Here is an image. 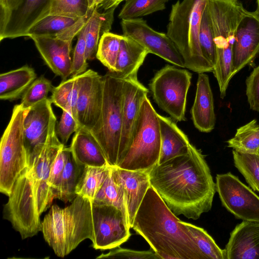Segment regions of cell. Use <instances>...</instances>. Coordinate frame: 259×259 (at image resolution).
I'll return each mask as SVG.
<instances>
[{
	"label": "cell",
	"instance_id": "obj_1",
	"mask_svg": "<svg viewBox=\"0 0 259 259\" xmlns=\"http://www.w3.org/2000/svg\"><path fill=\"white\" fill-rule=\"evenodd\" d=\"M149 177L151 186L176 216L195 220L211 209L215 183L204 155L193 145L186 154L156 164Z\"/></svg>",
	"mask_w": 259,
	"mask_h": 259
},
{
	"label": "cell",
	"instance_id": "obj_2",
	"mask_svg": "<svg viewBox=\"0 0 259 259\" xmlns=\"http://www.w3.org/2000/svg\"><path fill=\"white\" fill-rule=\"evenodd\" d=\"M132 228L160 259H204L187 228L151 186Z\"/></svg>",
	"mask_w": 259,
	"mask_h": 259
},
{
	"label": "cell",
	"instance_id": "obj_3",
	"mask_svg": "<svg viewBox=\"0 0 259 259\" xmlns=\"http://www.w3.org/2000/svg\"><path fill=\"white\" fill-rule=\"evenodd\" d=\"M41 232L55 254L64 257L93 234L92 201L80 195L65 208L51 206L41 222Z\"/></svg>",
	"mask_w": 259,
	"mask_h": 259
},
{
	"label": "cell",
	"instance_id": "obj_4",
	"mask_svg": "<svg viewBox=\"0 0 259 259\" xmlns=\"http://www.w3.org/2000/svg\"><path fill=\"white\" fill-rule=\"evenodd\" d=\"M207 0L178 1L171 6L167 35L181 55L185 68L198 73L213 71L199 40L201 17Z\"/></svg>",
	"mask_w": 259,
	"mask_h": 259
},
{
	"label": "cell",
	"instance_id": "obj_5",
	"mask_svg": "<svg viewBox=\"0 0 259 259\" xmlns=\"http://www.w3.org/2000/svg\"><path fill=\"white\" fill-rule=\"evenodd\" d=\"M102 77L101 114L97 124L90 132L101 146L108 164L117 166L121 161L124 79L110 71Z\"/></svg>",
	"mask_w": 259,
	"mask_h": 259
},
{
	"label": "cell",
	"instance_id": "obj_6",
	"mask_svg": "<svg viewBox=\"0 0 259 259\" xmlns=\"http://www.w3.org/2000/svg\"><path fill=\"white\" fill-rule=\"evenodd\" d=\"M161 137L158 113L148 96L142 104L128 148L118 167L150 171L158 164Z\"/></svg>",
	"mask_w": 259,
	"mask_h": 259
},
{
	"label": "cell",
	"instance_id": "obj_7",
	"mask_svg": "<svg viewBox=\"0 0 259 259\" xmlns=\"http://www.w3.org/2000/svg\"><path fill=\"white\" fill-rule=\"evenodd\" d=\"M24 112L20 104L14 106L1 140L0 191L8 196L17 179L27 167L23 140Z\"/></svg>",
	"mask_w": 259,
	"mask_h": 259
},
{
	"label": "cell",
	"instance_id": "obj_8",
	"mask_svg": "<svg viewBox=\"0 0 259 259\" xmlns=\"http://www.w3.org/2000/svg\"><path fill=\"white\" fill-rule=\"evenodd\" d=\"M4 207V218L8 220L22 239L41 231L33 185L27 167L16 181Z\"/></svg>",
	"mask_w": 259,
	"mask_h": 259
},
{
	"label": "cell",
	"instance_id": "obj_9",
	"mask_svg": "<svg viewBox=\"0 0 259 259\" xmlns=\"http://www.w3.org/2000/svg\"><path fill=\"white\" fill-rule=\"evenodd\" d=\"M191 78L192 74L188 70L166 65L150 82L154 101L175 121L186 120L187 96Z\"/></svg>",
	"mask_w": 259,
	"mask_h": 259
},
{
	"label": "cell",
	"instance_id": "obj_10",
	"mask_svg": "<svg viewBox=\"0 0 259 259\" xmlns=\"http://www.w3.org/2000/svg\"><path fill=\"white\" fill-rule=\"evenodd\" d=\"M90 16L80 18L73 25L56 33L29 36L46 64L63 80H66L71 74L72 41L85 25Z\"/></svg>",
	"mask_w": 259,
	"mask_h": 259
},
{
	"label": "cell",
	"instance_id": "obj_11",
	"mask_svg": "<svg viewBox=\"0 0 259 259\" xmlns=\"http://www.w3.org/2000/svg\"><path fill=\"white\" fill-rule=\"evenodd\" d=\"M93 234L92 246L109 249L120 246L131 236L126 216L117 207L92 203Z\"/></svg>",
	"mask_w": 259,
	"mask_h": 259
},
{
	"label": "cell",
	"instance_id": "obj_12",
	"mask_svg": "<svg viewBox=\"0 0 259 259\" xmlns=\"http://www.w3.org/2000/svg\"><path fill=\"white\" fill-rule=\"evenodd\" d=\"M216 191L223 206L236 218L259 222V196L230 172L218 174Z\"/></svg>",
	"mask_w": 259,
	"mask_h": 259
},
{
	"label": "cell",
	"instance_id": "obj_13",
	"mask_svg": "<svg viewBox=\"0 0 259 259\" xmlns=\"http://www.w3.org/2000/svg\"><path fill=\"white\" fill-rule=\"evenodd\" d=\"M50 98L25 110L23 140L28 169L42 151L47 142L51 123L55 116Z\"/></svg>",
	"mask_w": 259,
	"mask_h": 259
},
{
	"label": "cell",
	"instance_id": "obj_14",
	"mask_svg": "<svg viewBox=\"0 0 259 259\" xmlns=\"http://www.w3.org/2000/svg\"><path fill=\"white\" fill-rule=\"evenodd\" d=\"M56 123L57 119L55 116L51 123L45 146L33 167L28 169L40 215L49 207L55 198L48 184L49 178L53 162L61 149L65 146L57 136Z\"/></svg>",
	"mask_w": 259,
	"mask_h": 259
},
{
	"label": "cell",
	"instance_id": "obj_15",
	"mask_svg": "<svg viewBox=\"0 0 259 259\" xmlns=\"http://www.w3.org/2000/svg\"><path fill=\"white\" fill-rule=\"evenodd\" d=\"M120 24L123 36L133 39L149 53L176 66L185 68L181 55L166 33L154 30L141 18L122 19Z\"/></svg>",
	"mask_w": 259,
	"mask_h": 259
},
{
	"label": "cell",
	"instance_id": "obj_16",
	"mask_svg": "<svg viewBox=\"0 0 259 259\" xmlns=\"http://www.w3.org/2000/svg\"><path fill=\"white\" fill-rule=\"evenodd\" d=\"M76 119L80 126L91 131L99 121L103 96L102 76L89 69L77 76Z\"/></svg>",
	"mask_w": 259,
	"mask_h": 259
},
{
	"label": "cell",
	"instance_id": "obj_17",
	"mask_svg": "<svg viewBox=\"0 0 259 259\" xmlns=\"http://www.w3.org/2000/svg\"><path fill=\"white\" fill-rule=\"evenodd\" d=\"M52 0H23L15 9L0 16V40L27 36L30 29L48 16Z\"/></svg>",
	"mask_w": 259,
	"mask_h": 259
},
{
	"label": "cell",
	"instance_id": "obj_18",
	"mask_svg": "<svg viewBox=\"0 0 259 259\" xmlns=\"http://www.w3.org/2000/svg\"><path fill=\"white\" fill-rule=\"evenodd\" d=\"M259 55V12L246 10L237 27L233 48V77Z\"/></svg>",
	"mask_w": 259,
	"mask_h": 259
},
{
	"label": "cell",
	"instance_id": "obj_19",
	"mask_svg": "<svg viewBox=\"0 0 259 259\" xmlns=\"http://www.w3.org/2000/svg\"><path fill=\"white\" fill-rule=\"evenodd\" d=\"M148 90L138 80L137 75L124 79L122 126L120 146L121 161L130 146L142 102L148 96Z\"/></svg>",
	"mask_w": 259,
	"mask_h": 259
},
{
	"label": "cell",
	"instance_id": "obj_20",
	"mask_svg": "<svg viewBox=\"0 0 259 259\" xmlns=\"http://www.w3.org/2000/svg\"><path fill=\"white\" fill-rule=\"evenodd\" d=\"M149 171L130 170L118 166H111L114 182L121 187L124 192L131 228L144 197L151 186Z\"/></svg>",
	"mask_w": 259,
	"mask_h": 259
},
{
	"label": "cell",
	"instance_id": "obj_21",
	"mask_svg": "<svg viewBox=\"0 0 259 259\" xmlns=\"http://www.w3.org/2000/svg\"><path fill=\"white\" fill-rule=\"evenodd\" d=\"M226 259H259V222L243 221L230 233Z\"/></svg>",
	"mask_w": 259,
	"mask_h": 259
},
{
	"label": "cell",
	"instance_id": "obj_22",
	"mask_svg": "<svg viewBox=\"0 0 259 259\" xmlns=\"http://www.w3.org/2000/svg\"><path fill=\"white\" fill-rule=\"evenodd\" d=\"M192 119L195 127L204 133L210 132L215 124L213 98L209 77L205 73H198Z\"/></svg>",
	"mask_w": 259,
	"mask_h": 259
},
{
	"label": "cell",
	"instance_id": "obj_23",
	"mask_svg": "<svg viewBox=\"0 0 259 259\" xmlns=\"http://www.w3.org/2000/svg\"><path fill=\"white\" fill-rule=\"evenodd\" d=\"M161 149L157 164L188 152L191 144L187 135L169 117L158 114Z\"/></svg>",
	"mask_w": 259,
	"mask_h": 259
},
{
	"label": "cell",
	"instance_id": "obj_24",
	"mask_svg": "<svg viewBox=\"0 0 259 259\" xmlns=\"http://www.w3.org/2000/svg\"><path fill=\"white\" fill-rule=\"evenodd\" d=\"M69 148L76 161L85 166L109 165L99 143L85 127L80 126L75 132Z\"/></svg>",
	"mask_w": 259,
	"mask_h": 259
},
{
	"label": "cell",
	"instance_id": "obj_25",
	"mask_svg": "<svg viewBox=\"0 0 259 259\" xmlns=\"http://www.w3.org/2000/svg\"><path fill=\"white\" fill-rule=\"evenodd\" d=\"M148 54L149 51L136 41L123 35L113 73L123 79L137 75Z\"/></svg>",
	"mask_w": 259,
	"mask_h": 259
},
{
	"label": "cell",
	"instance_id": "obj_26",
	"mask_svg": "<svg viewBox=\"0 0 259 259\" xmlns=\"http://www.w3.org/2000/svg\"><path fill=\"white\" fill-rule=\"evenodd\" d=\"M116 8H111L103 12H100L97 8L93 10L85 26L87 60H92L96 58L99 43L102 36L110 32L111 29Z\"/></svg>",
	"mask_w": 259,
	"mask_h": 259
},
{
	"label": "cell",
	"instance_id": "obj_27",
	"mask_svg": "<svg viewBox=\"0 0 259 259\" xmlns=\"http://www.w3.org/2000/svg\"><path fill=\"white\" fill-rule=\"evenodd\" d=\"M36 77L34 69L27 65L1 74L0 99L10 101L18 99Z\"/></svg>",
	"mask_w": 259,
	"mask_h": 259
},
{
	"label": "cell",
	"instance_id": "obj_28",
	"mask_svg": "<svg viewBox=\"0 0 259 259\" xmlns=\"http://www.w3.org/2000/svg\"><path fill=\"white\" fill-rule=\"evenodd\" d=\"M85 167V165L76 161L70 151L61 175L56 198L64 202H71L77 196L76 193L77 186Z\"/></svg>",
	"mask_w": 259,
	"mask_h": 259
},
{
	"label": "cell",
	"instance_id": "obj_29",
	"mask_svg": "<svg viewBox=\"0 0 259 259\" xmlns=\"http://www.w3.org/2000/svg\"><path fill=\"white\" fill-rule=\"evenodd\" d=\"M227 142L228 147L240 153H259V123L253 119L240 126Z\"/></svg>",
	"mask_w": 259,
	"mask_h": 259
},
{
	"label": "cell",
	"instance_id": "obj_30",
	"mask_svg": "<svg viewBox=\"0 0 259 259\" xmlns=\"http://www.w3.org/2000/svg\"><path fill=\"white\" fill-rule=\"evenodd\" d=\"M78 91L77 76L73 77L53 87L50 97L52 103L70 113L76 120Z\"/></svg>",
	"mask_w": 259,
	"mask_h": 259
},
{
	"label": "cell",
	"instance_id": "obj_31",
	"mask_svg": "<svg viewBox=\"0 0 259 259\" xmlns=\"http://www.w3.org/2000/svg\"><path fill=\"white\" fill-rule=\"evenodd\" d=\"M111 169L109 165L96 167L85 166L77 186L76 193L91 201L101 187Z\"/></svg>",
	"mask_w": 259,
	"mask_h": 259
},
{
	"label": "cell",
	"instance_id": "obj_32",
	"mask_svg": "<svg viewBox=\"0 0 259 259\" xmlns=\"http://www.w3.org/2000/svg\"><path fill=\"white\" fill-rule=\"evenodd\" d=\"M92 203L114 206L120 209L128 219L124 192L121 187L114 182L111 166L109 174Z\"/></svg>",
	"mask_w": 259,
	"mask_h": 259
},
{
	"label": "cell",
	"instance_id": "obj_33",
	"mask_svg": "<svg viewBox=\"0 0 259 259\" xmlns=\"http://www.w3.org/2000/svg\"><path fill=\"white\" fill-rule=\"evenodd\" d=\"M235 166L252 189L259 193V153H243L232 150Z\"/></svg>",
	"mask_w": 259,
	"mask_h": 259
},
{
	"label": "cell",
	"instance_id": "obj_34",
	"mask_svg": "<svg viewBox=\"0 0 259 259\" xmlns=\"http://www.w3.org/2000/svg\"><path fill=\"white\" fill-rule=\"evenodd\" d=\"M183 223L193 237L204 259H226L225 249L220 248L205 230L185 222Z\"/></svg>",
	"mask_w": 259,
	"mask_h": 259
},
{
	"label": "cell",
	"instance_id": "obj_35",
	"mask_svg": "<svg viewBox=\"0 0 259 259\" xmlns=\"http://www.w3.org/2000/svg\"><path fill=\"white\" fill-rule=\"evenodd\" d=\"M122 37L123 35L107 32L102 36L99 43L96 58L112 73L115 71Z\"/></svg>",
	"mask_w": 259,
	"mask_h": 259
},
{
	"label": "cell",
	"instance_id": "obj_36",
	"mask_svg": "<svg viewBox=\"0 0 259 259\" xmlns=\"http://www.w3.org/2000/svg\"><path fill=\"white\" fill-rule=\"evenodd\" d=\"M169 0H125L119 14L120 19L140 18L165 9Z\"/></svg>",
	"mask_w": 259,
	"mask_h": 259
},
{
	"label": "cell",
	"instance_id": "obj_37",
	"mask_svg": "<svg viewBox=\"0 0 259 259\" xmlns=\"http://www.w3.org/2000/svg\"><path fill=\"white\" fill-rule=\"evenodd\" d=\"M79 19L59 15H49L30 29L27 36L56 33L73 25Z\"/></svg>",
	"mask_w": 259,
	"mask_h": 259
},
{
	"label": "cell",
	"instance_id": "obj_38",
	"mask_svg": "<svg viewBox=\"0 0 259 259\" xmlns=\"http://www.w3.org/2000/svg\"><path fill=\"white\" fill-rule=\"evenodd\" d=\"M199 40L203 56L213 68L216 61V49L211 19L207 6L201 19Z\"/></svg>",
	"mask_w": 259,
	"mask_h": 259
},
{
	"label": "cell",
	"instance_id": "obj_39",
	"mask_svg": "<svg viewBox=\"0 0 259 259\" xmlns=\"http://www.w3.org/2000/svg\"><path fill=\"white\" fill-rule=\"evenodd\" d=\"M88 0H52L49 15L81 18L91 15Z\"/></svg>",
	"mask_w": 259,
	"mask_h": 259
},
{
	"label": "cell",
	"instance_id": "obj_40",
	"mask_svg": "<svg viewBox=\"0 0 259 259\" xmlns=\"http://www.w3.org/2000/svg\"><path fill=\"white\" fill-rule=\"evenodd\" d=\"M53 89L51 81L45 76L36 78L22 96V107L27 110L47 99Z\"/></svg>",
	"mask_w": 259,
	"mask_h": 259
},
{
	"label": "cell",
	"instance_id": "obj_41",
	"mask_svg": "<svg viewBox=\"0 0 259 259\" xmlns=\"http://www.w3.org/2000/svg\"><path fill=\"white\" fill-rule=\"evenodd\" d=\"M85 26V25L77 35V41L74 49L72 59L71 77H76L83 73L87 71L88 66L86 57Z\"/></svg>",
	"mask_w": 259,
	"mask_h": 259
},
{
	"label": "cell",
	"instance_id": "obj_42",
	"mask_svg": "<svg viewBox=\"0 0 259 259\" xmlns=\"http://www.w3.org/2000/svg\"><path fill=\"white\" fill-rule=\"evenodd\" d=\"M69 147L64 146L59 152L51 166L48 184L56 198L59 189L61 177L65 167L68 154Z\"/></svg>",
	"mask_w": 259,
	"mask_h": 259
},
{
	"label": "cell",
	"instance_id": "obj_43",
	"mask_svg": "<svg viewBox=\"0 0 259 259\" xmlns=\"http://www.w3.org/2000/svg\"><path fill=\"white\" fill-rule=\"evenodd\" d=\"M97 258L160 259L153 250L138 251L122 248L118 246L111 249L107 253L101 254Z\"/></svg>",
	"mask_w": 259,
	"mask_h": 259
},
{
	"label": "cell",
	"instance_id": "obj_44",
	"mask_svg": "<svg viewBox=\"0 0 259 259\" xmlns=\"http://www.w3.org/2000/svg\"><path fill=\"white\" fill-rule=\"evenodd\" d=\"M246 95L250 108L259 112V65L246 79Z\"/></svg>",
	"mask_w": 259,
	"mask_h": 259
},
{
	"label": "cell",
	"instance_id": "obj_45",
	"mask_svg": "<svg viewBox=\"0 0 259 259\" xmlns=\"http://www.w3.org/2000/svg\"><path fill=\"white\" fill-rule=\"evenodd\" d=\"M79 127L73 116L68 112L63 110L60 121L56 127L57 136L60 142L65 145L71 134Z\"/></svg>",
	"mask_w": 259,
	"mask_h": 259
},
{
	"label": "cell",
	"instance_id": "obj_46",
	"mask_svg": "<svg viewBox=\"0 0 259 259\" xmlns=\"http://www.w3.org/2000/svg\"><path fill=\"white\" fill-rule=\"evenodd\" d=\"M23 0H0V16L16 9Z\"/></svg>",
	"mask_w": 259,
	"mask_h": 259
},
{
	"label": "cell",
	"instance_id": "obj_47",
	"mask_svg": "<svg viewBox=\"0 0 259 259\" xmlns=\"http://www.w3.org/2000/svg\"><path fill=\"white\" fill-rule=\"evenodd\" d=\"M123 1L125 0H110L102 9L104 10H107L114 7H117V6Z\"/></svg>",
	"mask_w": 259,
	"mask_h": 259
},
{
	"label": "cell",
	"instance_id": "obj_48",
	"mask_svg": "<svg viewBox=\"0 0 259 259\" xmlns=\"http://www.w3.org/2000/svg\"><path fill=\"white\" fill-rule=\"evenodd\" d=\"M102 2V0H94V5H93L94 9H95V8L99 9Z\"/></svg>",
	"mask_w": 259,
	"mask_h": 259
},
{
	"label": "cell",
	"instance_id": "obj_49",
	"mask_svg": "<svg viewBox=\"0 0 259 259\" xmlns=\"http://www.w3.org/2000/svg\"><path fill=\"white\" fill-rule=\"evenodd\" d=\"M88 2H89L90 9L91 10H93L94 9L93 8L94 0H88Z\"/></svg>",
	"mask_w": 259,
	"mask_h": 259
},
{
	"label": "cell",
	"instance_id": "obj_50",
	"mask_svg": "<svg viewBox=\"0 0 259 259\" xmlns=\"http://www.w3.org/2000/svg\"><path fill=\"white\" fill-rule=\"evenodd\" d=\"M110 0H102V2L98 9H99L100 8H102L104 6L106 5V4Z\"/></svg>",
	"mask_w": 259,
	"mask_h": 259
},
{
	"label": "cell",
	"instance_id": "obj_51",
	"mask_svg": "<svg viewBox=\"0 0 259 259\" xmlns=\"http://www.w3.org/2000/svg\"><path fill=\"white\" fill-rule=\"evenodd\" d=\"M257 9L256 10L259 12V0H256Z\"/></svg>",
	"mask_w": 259,
	"mask_h": 259
}]
</instances>
